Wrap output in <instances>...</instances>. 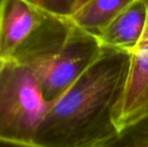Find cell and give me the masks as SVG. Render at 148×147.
I'll use <instances>...</instances> for the list:
<instances>
[{"label":"cell","mask_w":148,"mask_h":147,"mask_svg":"<svg viewBox=\"0 0 148 147\" xmlns=\"http://www.w3.org/2000/svg\"><path fill=\"white\" fill-rule=\"evenodd\" d=\"M131 53L104 46L98 59L49 104L32 144L37 147H105L120 133L118 119Z\"/></svg>","instance_id":"6da1fadb"},{"label":"cell","mask_w":148,"mask_h":147,"mask_svg":"<svg viewBox=\"0 0 148 147\" xmlns=\"http://www.w3.org/2000/svg\"><path fill=\"white\" fill-rule=\"evenodd\" d=\"M147 18L145 0H134L98 36L104 46L132 51L143 34Z\"/></svg>","instance_id":"8992f818"},{"label":"cell","mask_w":148,"mask_h":147,"mask_svg":"<svg viewBox=\"0 0 148 147\" xmlns=\"http://www.w3.org/2000/svg\"><path fill=\"white\" fill-rule=\"evenodd\" d=\"M147 18L138 44L131 51L130 67L120 107V131L148 115V0Z\"/></svg>","instance_id":"5b68a950"},{"label":"cell","mask_w":148,"mask_h":147,"mask_svg":"<svg viewBox=\"0 0 148 147\" xmlns=\"http://www.w3.org/2000/svg\"><path fill=\"white\" fill-rule=\"evenodd\" d=\"M134 0H91L71 17L76 25L99 36L104 28Z\"/></svg>","instance_id":"52a82bcc"},{"label":"cell","mask_w":148,"mask_h":147,"mask_svg":"<svg viewBox=\"0 0 148 147\" xmlns=\"http://www.w3.org/2000/svg\"><path fill=\"white\" fill-rule=\"evenodd\" d=\"M33 6L60 17L71 18L76 11L77 0H25Z\"/></svg>","instance_id":"9c48e42d"},{"label":"cell","mask_w":148,"mask_h":147,"mask_svg":"<svg viewBox=\"0 0 148 147\" xmlns=\"http://www.w3.org/2000/svg\"><path fill=\"white\" fill-rule=\"evenodd\" d=\"M49 14L25 0H0V57L11 61Z\"/></svg>","instance_id":"277c9868"},{"label":"cell","mask_w":148,"mask_h":147,"mask_svg":"<svg viewBox=\"0 0 148 147\" xmlns=\"http://www.w3.org/2000/svg\"><path fill=\"white\" fill-rule=\"evenodd\" d=\"M6 63H7V61H6V59L0 57V75H1L2 71H3V69H4V67H5Z\"/></svg>","instance_id":"7c38bea8"},{"label":"cell","mask_w":148,"mask_h":147,"mask_svg":"<svg viewBox=\"0 0 148 147\" xmlns=\"http://www.w3.org/2000/svg\"><path fill=\"white\" fill-rule=\"evenodd\" d=\"M49 106L33 72L7 61L0 75V139L32 144Z\"/></svg>","instance_id":"7a4b0ae2"},{"label":"cell","mask_w":148,"mask_h":147,"mask_svg":"<svg viewBox=\"0 0 148 147\" xmlns=\"http://www.w3.org/2000/svg\"><path fill=\"white\" fill-rule=\"evenodd\" d=\"M99 37L73 22L64 44L57 53L30 69L49 104L71 88L101 55Z\"/></svg>","instance_id":"3957f363"},{"label":"cell","mask_w":148,"mask_h":147,"mask_svg":"<svg viewBox=\"0 0 148 147\" xmlns=\"http://www.w3.org/2000/svg\"><path fill=\"white\" fill-rule=\"evenodd\" d=\"M105 147H148V115L122 129Z\"/></svg>","instance_id":"ba28073f"},{"label":"cell","mask_w":148,"mask_h":147,"mask_svg":"<svg viewBox=\"0 0 148 147\" xmlns=\"http://www.w3.org/2000/svg\"><path fill=\"white\" fill-rule=\"evenodd\" d=\"M0 147H37L33 144H24L17 143V142L8 141V140L0 139Z\"/></svg>","instance_id":"30bf717a"},{"label":"cell","mask_w":148,"mask_h":147,"mask_svg":"<svg viewBox=\"0 0 148 147\" xmlns=\"http://www.w3.org/2000/svg\"><path fill=\"white\" fill-rule=\"evenodd\" d=\"M89 1H91V0H77V6H76V11L77 10H79L80 8H82L84 5H86L87 3H88ZM75 11V12H76Z\"/></svg>","instance_id":"8fae6325"}]
</instances>
